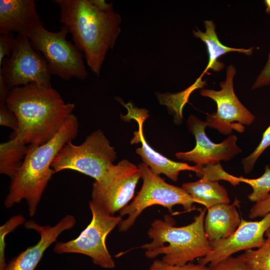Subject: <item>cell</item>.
I'll return each mask as SVG.
<instances>
[{"mask_svg": "<svg viewBox=\"0 0 270 270\" xmlns=\"http://www.w3.org/2000/svg\"><path fill=\"white\" fill-rule=\"evenodd\" d=\"M60 22L68 29L74 44L84 54L97 76L108 51L113 49L121 30L120 16L112 2L104 0H56Z\"/></svg>", "mask_w": 270, "mask_h": 270, "instance_id": "obj_1", "label": "cell"}, {"mask_svg": "<svg viewBox=\"0 0 270 270\" xmlns=\"http://www.w3.org/2000/svg\"><path fill=\"white\" fill-rule=\"evenodd\" d=\"M6 104L18 121L10 138L21 140L28 145H42L50 140L75 108L74 103H66L52 87L34 83L11 90Z\"/></svg>", "mask_w": 270, "mask_h": 270, "instance_id": "obj_2", "label": "cell"}, {"mask_svg": "<svg viewBox=\"0 0 270 270\" xmlns=\"http://www.w3.org/2000/svg\"><path fill=\"white\" fill-rule=\"evenodd\" d=\"M78 131V119L72 114L50 140L42 145H28L22 165L11 180L4 201L6 208L25 200L29 216H34L48 184L55 173L51 167L54 159L65 144L76 138Z\"/></svg>", "mask_w": 270, "mask_h": 270, "instance_id": "obj_3", "label": "cell"}, {"mask_svg": "<svg viewBox=\"0 0 270 270\" xmlns=\"http://www.w3.org/2000/svg\"><path fill=\"white\" fill-rule=\"evenodd\" d=\"M206 212L204 208L192 222L180 227L175 226L174 220L168 214L164 220H154L148 231L152 242L141 246L146 257L162 255V260L167 264L184 265L208 254L212 248L204 228Z\"/></svg>", "mask_w": 270, "mask_h": 270, "instance_id": "obj_4", "label": "cell"}, {"mask_svg": "<svg viewBox=\"0 0 270 270\" xmlns=\"http://www.w3.org/2000/svg\"><path fill=\"white\" fill-rule=\"evenodd\" d=\"M116 158L114 148L111 146L100 130L88 136L80 145L72 141L65 144L54 159L51 167L54 172L72 170L99 181L108 173Z\"/></svg>", "mask_w": 270, "mask_h": 270, "instance_id": "obj_5", "label": "cell"}, {"mask_svg": "<svg viewBox=\"0 0 270 270\" xmlns=\"http://www.w3.org/2000/svg\"><path fill=\"white\" fill-rule=\"evenodd\" d=\"M69 33L62 25L57 32L46 30L42 22L26 33L32 47L40 52L48 64L51 75L69 80L72 78L84 80L88 74L84 54L71 42L66 40Z\"/></svg>", "mask_w": 270, "mask_h": 270, "instance_id": "obj_6", "label": "cell"}, {"mask_svg": "<svg viewBox=\"0 0 270 270\" xmlns=\"http://www.w3.org/2000/svg\"><path fill=\"white\" fill-rule=\"evenodd\" d=\"M138 168L141 172L142 185L130 204L120 211L121 217L128 216L118 224L120 232L128 230L143 210L153 205L162 206L170 212H172L173 206L176 204L182 206L186 212L194 209V200L182 187L166 182L144 162L140 164Z\"/></svg>", "mask_w": 270, "mask_h": 270, "instance_id": "obj_7", "label": "cell"}, {"mask_svg": "<svg viewBox=\"0 0 270 270\" xmlns=\"http://www.w3.org/2000/svg\"><path fill=\"white\" fill-rule=\"evenodd\" d=\"M92 214L91 222L76 238L57 242L54 251L58 254L76 253L90 257L94 264L104 268H114L116 264L110 254L106 238L122 220L120 216L106 214L92 200L89 202Z\"/></svg>", "mask_w": 270, "mask_h": 270, "instance_id": "obj_8", "label": "cell"}, {"mask_svg": "<svg viewBox=\"0 0 270 270\" xmlns=\"http://www.w3.org/2000/svg\"><path fill=\"white\" fill-rule=\"evenodd\" d=\"M0 74L10 90L30 83L52 87L51 74L46 60L24 34L16 36L10 56L4 58L0 64Z\"/></svg>", "mask_w": 270, "mask_h": 270, "instance_id": "obj_9", "label": "cell"}, {"mask_svg": "<svg viewBox=\"0 0 270 270\" xmlns=\"http://www.w3.org/2000/svg\"><path fill=\"white\" fill-rule=\"evenodd\" d=\"M236 70L232 64L226 70V78L220 84V90L202 88L200 94L212 100L216 104V111L207 114L206 122L208 126L215 128L224 135L234 130L244 132V125H250L255 116L240 102L234 88V78Z\"/></svg>", "mask_w": 270, "mask_h": 270, "instance_id": "obj_10", "label": "cell"}, {"mask_svg": "<svg viewBox=\"0 0 270 270\" xmlns=\"http://www.w3.org/2000/svg\"><path fill=\"white\" fill-rule=\"evenodd\" d=\"M141 178L138 166L126 160L112 165L104 178L92 184V200L106 214L114 215L128 204Z\"/></svg>", "mask_w": 270, "mask_h": 270, "instance_id": "obj_11", "label": "cell"}, {"mask_svg": "<svg viewBox=\"0 0 270 270\" xmlns=\"http://www.w3.org/2000/svg\"><path fill=\"white\" fill-rule=\"evenodd\" d=\"M270 228V213L260 220L242 219L237 230L228 238L210 242L212 250L198 263L208 266L216 264L242 250L258 248L266 240V233Z\"/></svg>", "mask_w": 270, "mask_h": 270, "instance_id": "obj_12", "label": "cell"}, {"mask_svg": "<svg viewBox=\"0 0 270 270\" xmlns=\"http://www.w3.org/2000/svg\"><path fill=\"white\" fill-rule=\"evenodd\" d=\"M187 126L194 136L196 144L190 151L176 152V156L179 160L200 166L214 164L222 160L228 161L242 152L236 144L238 138L235 135H230L219 144L210 140L205 132L206 122L194 115L188 117Z\"/></svg>", "mask_w": 270, "mask_h": 270, "instance_id": "obj_13", "label": "cell"}, {"mask_svg": "<svg viewBox=\"0 0 270 270\" xmlns=\"http://www.w3.org/2000/svg\"><path fill=\"white\" fill-rule=\"evenodd\" d=\"M76 222L75 218L71 214L66 216L54 226H40L32 220L25 222V228L36 231L40 235V239L34 246L12 258L3 270H34L45 250L56 242L62 232L72 228Z\"/></svg>", "mask_w": 270, "mask_h": 270, "instance_id": "obj_14", "label": "cell"}, {"mask_svg": "<svg viewBox=\"0 0 270 270\" xmlns=\"http://www.w3.org/2000/svg\"><path fill=\"white\" fill-rule=\"evenodd\" d=\"M147 116L148 113L145 112L134 118L139 124V130L134 132V137L132 140V143L140 142L142 144V146L136 148V152L141 157L144 162L156 174H163L174 182L177 181L179 174L182 171L194 172L200 176L202 166L196 164L191 166L187 163L174 162L156 152L148 144L142 129V123Z\"/></svg>", "mask_w": 270, "mask_h": 270, "instance_id": "obj_15", "label": "cell"}, {"mask_svg": "<svg viewBox=\"0 0 270 270\" xmlns=\"http://www.w3.org/2000/svg\"><path fill=\"white\" fill-rule=\"evenodd\" d=\"M42 22L34 0H0V32L26 35Z\"/></svg>", "mask_w": 270, "mask_h": 270, "instance_id": "obj_16", "label": "cell"}, {"mask_svg": "<svg viewBox=\"0 0 270 270\" xmlns=\"http://www.w3.org/2000/svg\"><path fill=\"white\" fill-rule=\"evenodd\" d=\"M239 203L236 198L232 204H218L207 209L204 228L210 242L226 238L237 230L242 221Z\"/></svg>", "mask_w": 270, "mask_h": 270, "instance_id": "obj_17", "label": "cell"}, {"mask_svg": "<svg viewBox=\"0 0 270 270\" xmlns=\"http://www.w3.org/2000/svg\"><path fill=\"white\" fill-rule=\"evenodd\" d=\"M204 24L206 28L205 32H203L198 28L196 31L192 30L194 36L205 44L208 55V64L200 74L201 77L210 69L217 72L222 70L224 68V64L218 59L228 52H238L246 56L252 54L254 47L248 48H234L223 44L219 40L216 31V26L212 20H206Z\"/></svg>", "mask_w": 270, "mask_h": 270, "instance_id": "obj_18", "label": "cell"}, {"mask_svg": "<svg viewBox=\"0 0 270 270\" xmlns=\"http://www.w3.org/2000/svg\"><path fill=\"white\" fill-rule=\"evenodd\" d=\"M182 187L195 202L204 206L207 209L216 204L230 202L226 190L218 181L202 177L197 181L184 183Z\"/></svg>", "mask_w": 270, "mask_h": 270, "instance_id": "obj_19", "label": "cell"}, {"mask_svg": "<svg viewBox=\"0 0 270 270\" xmlns=\"http://www.w3.org/2000/svg\"><path fill=\"white\" fill-rule=\"evenodd\" d=\"M28 146L22 140L12 138L0 144V173L11 180L22 165Z\"/></svg>", "mask_w": 270, "mask_h": 270, "instance_id": "obj_20", "label": "cell"}, {"mask_svg": "<svg viewBox=\"0 0 270 270\" xmlns=\"http://www.w3.org/2000/svg\"><path fill=\"white\" fill-rule=\"evenodd\" d=\"M242 256L249 270H270V228L266 233V240L262 246L246 250Z\"/></svg>", "mask_w": 270, "mask_h": 270, "instance_id": "obj_21", "label": "cell"}, {"mask_svg": "<svg viewBox=\"0 0 270 270\" xmlns=\"http://www.w3.org/2000/svg\"><path fill=\"white\" fill-rule=\"evenodd\" d=\"M240 182L250 185L252 192L248 196L250 200L257 202L262 200L270 193V168L266 165L264 174L256 178L239 177Z\"/></svg>", "mask_w": 270, "mask_h": 270, "instance_id": "obj_22", "label": "cell"}, {"mask_svg": "<svg viewBox=\"0 0 270 270\" xmlns=\"http://www.w3.org/2000/svg\"><path fill=\"white\" fill-rule=\"evenodd\" d=\"M25 218L21 214L12 216L0 227V270H3L6 264L5 259V237L17 227L25 222Z\"/></svg>", "mask_w": 270, "mask_h": 270, "instance_id": "obj_23", "label": "cell"}, {"mask_svg": "<svg viewBox=\"0 0 270 270\" xmlns=\"http://www.w3.org/2000/svg\"><path fill=\"white\" fill-rule=\"evenodd\" d=\"M270 146V125L262 134L261 140L255 150L248 156L242 160L244 171L248 174L252 170L258 158L263 152Z\"/></svg>", "mask_w": 270, "mask_h": 270, "instance_id": "obj_24", "label": "cell"}, {"mask_svg": "<svg viewBox=\"0 0 270 270\" xmlns=\"http://www.w3.org/2000/svg\"><path fill=\"white\" fill-rule=\"evenodd\" d=\"M200 176L212 180H225L234 186L240 182L239 177L234 176L226 172L220 163L203 167Z\"/></svg>", "mask_w": 270, "mask_h": 270, "instance_id": "obj_25", "label": "cell"}, {"mask_svg": "<svg viewBox=\"0 0 270 270\" xmlns=\"http://www.w3.org/2000/svg\"><path fill=\"white\" fill-rule=\"evenodd\" d=\"M208 268L210 270H249L242 254L236 257L230 256Z\"/></svg>", "mask_w": 270, "mask_h": 270, "instance_id": "obj_26", "label": "cell"}, {"mask_svg": "<svg viewBox=\"0 0 270 270\" xmlns=\"http://www.w3.org/2000/svg\"><path fill=\"white\" fill-rule=\"evenodd\" d=\"M148 270H210L208 266L192 262L184 265H173L167 264L162 260H154Z\"/></svg>", "mask_w": 270, "mask_h": 270, "instance_id": "obj_27", "label": "cell"}, {"mask_svg": "<svg viewBox=\"0 0 270 270\" xmlns=\"http://www.w3.org/2000/svg\"><path fill=\"white\" fill-rule=\"evenodd\" d=\"M0 125L17 130L18 121L14 112L6 104H0Z\"/></svg>", "mask_w": 270, "mask_h": 270, "instance_id": "obj_28", "label": "cell"}, {"mask_svg": "<svg viewBox=\"0 0 270 270\" xmlns=\"http://www.w3.org/2000/svg\"><path fill=\"white\" fill-rule=\"evenodd\" d=\"M16 42L13 33L0 32V64L6 56H10Z\"/></svg>", "mask_w": 270, "mask_h": 270, "instance_id": "obj_29", "label": "cell"}, {"mask_svg": "<svg viewBox=\"0 0 270 270\" xmlns=\"http://www.w3.org/2000/svg\"><path fill=\"white\" fill-rule=\"evenodd\" d=\"M270 213V193L262 200L256 202L252 207L248 215L250 219L263 218Z\"/></svg>", "mask_w": 270, "mask_h": 270, "instance_id": "obj_30", "label": "cell"}, {"mask_svg": "<svg viewBox=\"0 0 270 270\" xmlns=\"http://www.w3.org/2000/svg\"><path fill=\"white\" fill-rule=\"evenodd\" d=\"M270 85V50L268 54L267 62L264 68L257 76L252 90L261 88Z\"/></svg>", "mask_w": 270, "mask_h": 270, "instance_id": "obj_31", "label": "cell"}, {"mask_svg": "<svg viewBox=\"0 0 270 270\" xmlns=\"http://www.w3.org/2000/svg\"><path fill=\"white\" fill-rule=\"evenodd\" d=\"M10 90L6 86L4 78L0 74V104H6Z\"/></svg>", "mask_w": 270, "mask_h": 270, "instance_id": "obj_32", "label": "cell"}, {"mask_svg": "<svg viewBox=\"0 0 270 270\" xmlns=\"http://www.w3.org/2000/svg\"><path fill=\"white\" fill-rule=\"evenodd\" d=\"M266 5V12L267 14H270V0H264Z\"/></svg>", "mask_w": 270, "mask_h": 270, "instance_id": "obj_33", "label": "cell"}]
</instances>
